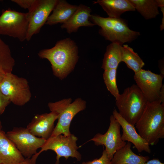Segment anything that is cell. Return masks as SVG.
Listing matches in <instances>:
<instances>
[{
  "mask_svg": "<svg viewBox=\"0 0 164 164\" xmlns=\"http://www.w3.org/2000/svg\"><path fill=\"white\" fill-rule=\"evenodd\" d=\"M57 118V114L53 111L37 114L26 128L34 135L47 140L51 136L54 128V122Z\"/></svg>",
  "mask_w": 164,
  "mask_h": 164,
  "instance_id": "13",
  "label": "cell"
},
{
  "mask_svg": "<svg viewBox=\"0 0 164 164\" xmlns=\"http://www.w3.org/2000/svg\"><path fill=\"white\" fill-rule=\"evenodd\" d=\"M131 143L128 142L114 154L111 164H144L149 158L135 154L131 149Z\"/></svg>",
  "mask_w": 164,
  "mask_h": 164,
  "instance_id": "19",
  "label": "cell"
},
{
  "mask_svg": "<svg viewBox=\"0 0 164 164\" xmlns=\"http://www.w3.org/2000/svg\"><path fill=\"white\" fill-rule=\"evenodd\" d=\"M116 99L119 114L126 121L135 126L145 108L148 101L135 84L125 88Z\"/></svg>",
  "mask_w": 164,
  "mask_h": 164,
  "instance_id": "3",
  "label": "cell"
},
{
  "mask_svg": "<svg viewBox=\"0 0 164 164\" xmlns=\"http://www.w3.org/2000/svg\"><path fill=\"white\" fill-rule=\"evenodd\" d=\"M162 104H164V86L163 84L161 89L158 101Z\"/></svg>",
  "mask_w": 164,
  "mask_h": 164,
  "instance_id": "30",
  "label": "cell"
},
{
  "mask_svg": "<svg viewBox=\"0 0 164 164\" xmlns=\"http://www.w3.org/2000/svg\"><path fill=\"white\" fill-rule=\"evenodd\" d=\"M71 101L72 99L69 98L48 104L50 111L55 112L58 114V122L51 136L71 134L70 127L72 120L77 113L86 108V101L81 98H77L72 103Z\"/></svg>",
  "mask_w": 164,
  "mask_h": 164,
  "instance_id": "5",
  "label": "cell"
},
{
  "mask_svg": "<svg viewBox=\"0 0 164 164\" xmlns=\"http://www.w3.org/2000/svg\"><path fill=\"white\" fill-rule=\"evenodd\" d=\"M91 10L87 6L80 4L70 19L61 25L62 29H65L70 34L76 32L82 26L92 27L95 25L89 19L91 15Z\"/></svg>",
  "mask_w": 164,
  "mask_h": 164,
  "instance_id": "15",
  "label": "cell"
},
{
  "mask_svg": "<svg viewBox=\"0 0 164 164\" xmlns=\"http://www.w3.org/2000/svg\"><path fill=\"white\" fill-rule=\"evenodd\" d=\"M25 158L3 131H0V162L19 164Z\"/></svg>",
  "mask_w": 164,
  "mask_h": 164,
  "instance_id": "16",
  "label": "cell"
},
{
  "mask_svg": "<svg viewBox=\"0 0 164 164\" xmlns=\"http://www.w3.org/2000/svg\"><path fill=\"white\" fill-rule=\"evenodd\" d=\"M15 65L9 46L0 37V72L5 74L12 73Z\"/></svg>",
  "mask_w": 164,
  "mask_h": 164,
  "instance_id": "23",
  "label": "cell"
},
{
  "mask_svg": "<svg viewBox=\"0 0 164 164\" xmlns=\"http://www.w3.org/2000/svg\"><path fill=\"white\" fill-rule=\"evenodd\" d=\"M144 18L149 19L155 18L159 14L157 0H129Z\"/></svg>",
  "mask_w": 164,
  "mask_h": 164,
  "instance_id": "22",
  "label": "cell"
},
{
  "mask_svg": "<svg viewBox=\"0 0 164 164\" xmlns=\"http://www.w3.org/2000/svg\"><path fill=\"white\" fill-rule=\"evenodd\" d=\"M37 158L34 155L31 158H25L19 164H36V161Z\"/></svg>",
  "mask_w": 164,
  "mask_h": 164,
  "instance_id": "29",
  "label": "cell"
},
{
  "mask_svg": "<svg viewBox=\"0 0 164 164\" xmlns=\"http://www.w3.org/2000/svg\"><path fill=\"white\" fill-rule=\"evenodd\" d=\"M119 44L112 43L107 47L101 68L104 70L117 69L121 61V47Z\"/></svg>",
  "mask_w": 164,
  "mask_h": 164,
  "instance_id": "20",
  "label": "cell"
},
{
  "mask_svg": "<svg viewBox=\"0 0 164 164\" xmlns=\"http://www.w3.org/2000/svg\"><path fill=\"white\" fill-rule=\"evenodd\" d=\"M30 15L8 9L0 16V35L17 38L21 42L26 39Z\"/></svg>",
  "mask_w": 164,
  "mask_h": 164,
  "instance_id": "6",
  "label": "cell"
},
{
  "mask_svg": "<svg viewBox=\"0 0 164 164\" xmlns=\"http://www.w3.org/2000/svg\"><path fill=\"white\" fill-rule=\"evenodd\" d=\"M90 19L95 25L101 27L100 34L112 43L122 46L135 40L140 35L139 32L130 29L125 21L120 18L103 17L91 15Z\"/></svg>",
  "mask_w": 164,
  "mask_h": 164,
  "instance_id": "4",
  "label": "cell"
},
{
  "mask_svg": "<svg viewBox=\"0 0 164 164\" xmlns=\"http://www.w3.org/2000/svg\"><path fill=\"white\" fill-rule=\"evenodd\" d=\"M159 7L161 8V10L163 15V18L162 20V24L160 26L161 30L164 29V1L163 0H157Z\"/></svg>",
  "mask_w": 164,
  "mask_h": 164,
  "instance_id": "28",
  "label": "cell"
},
{
  "mask_svg": "<svg viewBox=\"0 0 164 164\" xmlns=\"http://www.w3.org/2000/svg\"><path fill=\"white\" fill-rule=\"evenodd\" d=\"M77 139L75 136L71 134L68 136L60 134L51 136L46 140L40 151L35 155L38 157L42 152L51 150L56 154L55 164H59L60 159L62 157L66 159L69 157L75 158L80 161L82 157L77 151L79 148L76 143Z\"/></svg>",
  "mask_w": 164,
  "mask_h": 164,
  "instance_id": "8",
  "label": "cell"
},
{
  "mask_svg": "<svg viewBox=\"0 0 164 164\" xmlns=\"http://www.w3.org/2000/svg\"><path fill=\"white\" fill-rule=\"evenodd\" d=\"M144 164H164L161 162L158 159H153L148 160Z\"/></svg>",
  "mask_w": 164,
  "mask_h": 164,
  "instance_id": "31",
  "label": "cell"
},
{
  "mask_svg": "<svg viewBox=\"0 0 164 164\" xmlns=\"http://www.w3.org/2000/svg\"><path fill=\"white\" fill-rule=\"evenodd\" d=\"M0 1H1V0H0Z\"/></svg>",
  "mask_w": 164,
  "mask_h": 164,
  "instance_id": "35",
  "label": "cell"
},
{
  "mask_svg": "<svg viewBox=\"0 0 164 164\" xmlns=\"http://www.w3.org/2000/svg\"><path fill=\"white\" fill-rule=\"evenodd\" d=\"M0 91L14 104L22 106L31 99L32 94L27 80L8 73L0 83Z\"/></svg>",
  "mask_w": 164,
  "mask_h": 164,
  "instance_id": "7",
  "label": "cell"
},
{
  "mask_svg": "<svg viewBox=\"0 0 164 164\" xmlns=\"http://www.w3.org/2000/svg\"><path fill=\"white\" fill-rule=\"evenodd\" d=\"M78 5H71L64 0H58L45 24L52 26L58 23H63L71 17L77 10Z\"/></svg>",
  "mask_w": 164,
  "mask_h": 164,
  "instance_id": "17",
  "label": "cell"
},
{
  "mask_svg": "<svg viewBox=\"0 0 164 164\" xmlns=\"http://www.w3.org/2000/svg\"><path fill=\"white\" fill-rule=\"evenodd\" d=\"M164 76L142 69L135 73L134 79L148 102L159 101Z\"/></svg>",
  "mask_w": 164,
  "mask_h": 164,
  "instance_id": "10",
  "label": "cell"
},
{
  "mask_svg": "<svg viewBox=\"0 0 164 164\" xmlns=\"http://www.w3.org/2000/svg\"><path fill=\"white\" fill-rule=\"evenodd\" d=\"M5 75V74L0 72V83L2 82L4 79Z\"/></svg>",
  "mask_w": 164,
  "mask_h": 164,
  "instance_id": "32",
  "label": "cell"
},
{
  "mask_svg": "<svg viewBox=\"0 0 164 164\" xmlns=\"http://www.w3.org/2000/svg\"><path fill=\"white\" fill-rule=\"evenodd\" d=\"M0 164H1L0 163Z\"/></svg>",
  "mask_w": 164,
  "mask_h": 164,
  "instance_id": "34",
  "label": "cell"
},
{
  "mask_svg": "<svg viewBox=\"0 0 164 164\" xmlns=\"http://www.w3.org/2000/svg\"><path fill=\"white\" fill-rule=\"evenodd\" d=\"M38 55L49 61L53 74L61 80L73 71L79 58L77 46L70 38L58 41L50 49L40 50Z\"/></svg>",
  "mask_w": 164,
  "mask_h": 164,
  "instance_id": "1",
  "label": "cell"
},
{
  "mask_svg": "<svg viewBox=\"0 0 164 164\" xmlns=\"http://www.w3.org/2000/svg\"><path fill=\"white\" fill-rule=\"evenodd\" d=\"M112 115L122 127V139L132 143L139 152L145 151L150 153L149 144L137 132L135 126L126 121L115 109L114 110Z\"/></svg>",
  "mask_w": 164,
  "mask_h": 164,
  "instance_id": "14",
  "label": "cell"
},
{
  "mask_svg": "<svg viewBox=\"0 0 164 164\" xmlns=\"http://www.w3.org/2000/svg\"><path fill=\"white\" fill-rule=\"evenodd\" d=\"M38 0H12L21 7L28 10V12H31L35 7Z\"/></svg>",
  "mask_w": 164,
  "mask_h": 164,
  "instance_id": "25",
  "label": "cell"
},
{
  "mask_svg": "<svg viewBox=\"0 0 164 164\" xmlns=\"http://www.w3.org/2000/svg\"><path fill=\"white\" fill-rule=\"evenodd\" d=\"M2 128V125L1 124V121H0V131L1 130Z\"/></svg>",
  "mask_w": 164,
  "mask_h": 164,
  "instance_id": "33",
  "label": "cell"
},
{
  "mask_svg": "<svg viewBox=\"0 0 164 164\" xmlns=\"http://www.w3.org/2000/svg\"><path fill=\"white\" fill-rule=\"evenodd\" d=\"M121 61L124 62L127 67L132 70L135 73L142 69L145 63L138 54L127 44L121 47Z\"/></svg>",
  "mask_w": 164,
  "mask_h": 164,
  "instance_id": "21",
  "label": "cell"
},
{
  "mask_svg": "<svg viewBox=\"0 0 164 164\" xmlns=\"http://www.w3.org/2000/svg\"><path fill=\"white\" fill-rule=\"evenodd\" d=\"M139 135L149 144L156 145L164 138V104L148 102L135 125Z\"/></svg>",
  "mask_w": 164,
  "mask_h": 164,
  "instance_id": "2",
  "label": "cell"
},
{
  "mask_svg": "<svg viewBox=\"0 0 164 164\" xmlns=\"http://www.w3.org/2000/svg\"><path fill=\"white\" fill-rule=\"evenodd\" d=\"M111 160L108 157L105 149H104L101 156L98 159L92 161L83 162L81 164H111Z\"/></svg>",
  "mask_w": 164,
  "mask_h": 164,
  "instance_id": "26",
  "label": "cell"
},
{
  "mask_svg": "<svg viewBox=\"0 0 164 164\" xmlns=\"http://www.w3.org/2000/svg\"><path fill=\"white\" fill-rule=\"evenodd\" d=\"M6 134L25 158H31L36 154L46 140L34 135L26 128L14 127Z\"/></svg>",
  "mask_w": 164,
  "mask_h": 164,
  "instance_id": "9",
  "label": "cell"
},
{
  "mask_svg": "<svg viewBox=\"0 0 164 164\" xmlns=\"http://www.w3.org/2000/svg\"><path fill=\"white\" fill-rule=\"evenodd\" d=\"M110 123L108 129L104 134L98 133L90 141H93L97 146L104 145L105 150L111 160L115 152L124 147L126 142L121 138V126L113 115L110 118Z\"/></svg>",
  "mask_w": 164,
  "mask_h": 164,
  "instance_id": "11",
  "label": "cell"
},
{
  "mask_svg": "<svg viewBox=\"0 0 164 164\" xmlns=\"http://www.w3.org/2000/svg\"><path fill=\"white\" fill-rule=\"evenodd\" d=\"M93 2L100 5L111 18H119L126 12L135 10L129 0H98Z\"/></svg>",
  "mask_w": 164,
  "mask_h": 164,
  "instance_id": "18",
  "label": "cell"
},
{
  "mask_svg": "<svg viewBox=\"0 0 164 164\" xmlns=\"http://www.w3.org/2000/svg\"><path fill=\"white\" fill-rule=\"evenodd\" d=\"M10 102L9 98L3 94L0 91V115L4 112L6 107Z\"/></svg>",
  "mask_w": 164,
  "mask_h": 164,
  "instance_id": "27",
  "label": "cell"
},
{
  "mask_svg": "<svg viewBox=\"0 0 164 164\" xmlns=\"http://www.w3.org/2000/svg\"><path fill=\"white\" fill-rule=\"evenodd\" d=\"M117 69L104 70L103 78L107 89L116 98L119 94L116 82Z\"/></svg>",
  "mask_w": 164,
  "mask_h": 164,
  "instance_id": "24",
  "label": "cell"
},
{
  "mask_svg": "<svg viewBox=\"0 0 164 164\" xmlns=\"http://www.w3.org/2000/svg\"><path fill=\"white\" fill-rule=\"evenodd\" d=\"M57 1L58 0H38L34 9L28 12L30 18L26 40H30L33 35L39 32Z\"/></svg>",
  "mask_w": 164,
  "mask_h": 164,
  "instance_id": "12",
  "label": "cell"
}]
</instances>
